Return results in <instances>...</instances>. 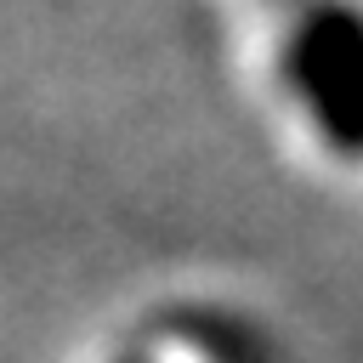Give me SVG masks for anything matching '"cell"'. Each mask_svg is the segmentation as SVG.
<instances>
[{
    "label": "cell",
    "instance_id": "6da1fadb",
    "mask_svg": "<svg viewBox=\"0 0 363 363\" xmlns=\"http://www.w3.org/2000/svg\"><path fill=\"white\" fill-rule=\"evenodd\" d=\"M295 74L323 130L346 153H363V23L340 6H323L295 40Z\"/></svg>",
    "mask_w": 363,
    "mask_h": 363
}]
</instances>
